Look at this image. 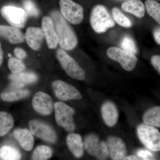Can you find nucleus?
Here are the masks:
<instances>
[{"label": "nucleus", "mask_w": 160, "mask_h": 160, "mask_svg": "<svg viewBox=\"0 0 160 160\" xmlns=\"http://www.w3.org/2000/svg\"><path fill=\"white\" fill-rule=\"evenodd\" d=\"M151 62L153 67L160 74V55H155L152 57Z\"/></svg>", "instance_id": "33"}, {"label": "nucleus", "mask_w": 160, "mask_h": 160, "mask_svg": "<svg viewBox=\"0 0 160 160\" xmlns=\"http://www.w3.org/2000/svg\"><path fill=\"white\" fill-rule=\"evenodd\" d=\"M52 150L49 146H40L34 149L32 153V159L34 160H46L52 156Z\"/></svg>", "instance_id": "25"}, {"label": "nucleus", "mask_w": 160, "mask_h": 160, "mask_svg": "<svg viewBox=\"0 0 160 160\" xmlns=\"http://www.w3.org/2000/svg\"><path fill=\"white\" fill-rule=\"evenodd\" d=\"M66 143L72 155L77 158L82 156L84 151V144L82 137L77 133H70L66 138Z\"/></svg>", "instance_id": "19"}, {"label": "nucleus", "mask_w": 160, "mask_h": 160, "mask_svg": "<svg viewBox=\"0 0 160 160\" xmlns=\"http://www.w3.org/2000/svg\"><path fill=\"white\" fill-rule=\"evenodd\" d=\"M9 78L12 82L25 84L35 82L37 81L38 77L33 72H21L18 73L10 74Z\"/></svg>", "instance_id": "23"}, {"label": "nucleus", "mask_w": 160, "mask_h": 160, "mask_svg": "<svg viewBox=\"0 0 160 160\" xmlns=\"http://www.w3.org/2000/svg\"><path fill=\"white\" fill-rule=\"evenodd\" d=\"M121 46L123 50L134 54L138 53V48L135 42L133 39L129 36H126L123 38L121 42Z\"/></svg>", "instance_id": "29"}, {"label": "nucleus", "mask_w": 160, "mask_h": 160, "mask_svg": "<svg viewBox=\"0 0 160 160\" xmlns=\"http://www.w3.org/2000/svg\"><path fill=\"white\" fill-rule=\"evenodd\" d=\"M51 17L61 48L66 50L74 49L78 44L77 38L66 19L58 11L52 12Z\"/></svg>", "instance_id": "1"}, {"label": "nucleus", "mask_w": 160, "mask_h": 160, "mask_svg": "<svg viewBox=\"0 0 160 160\" xmlns=\"http://www.w3.org/2000/svg\"><path fill=\"white\" fill-rule=\"evenodd\" d=\"M84 149L90 155L99 160H106L109 156L107 144L101 141L97 135H87L84 141Z\"/></svg>", "instance_id": "6"}, {"label": "nucleus", "mask_w": 160, "mask_h": 160, "mask_svg": "<svg viewBox=\"0 0 160 160\" xmlns=\"http://www.w3.org/2000/svg\"><path fill=\"white\" fill-rule=\"evenodd\" d=\"M14 53L17 58L21 60L25 58L27 56V53H26V52L24 49L22 48H18V47L15 49Z\"/></svg>", "instance_id": "34"}, {"label": "nucleus", "mask_w": 160, "mask_h": 160, "mask_svg": "<svg viewBox=\"0 0 160 160\" xmlns=\"http://www.w3.org/2000/svg\"><path fill=\"white\" fill-rule=\"evenodd\" d=\"M0 36L14 44L23 42L25 38L22 32L17 27L4 25H0Z\"/></svg>", "instance_id": "17"}, {"label": "nucleus", "mask_w": 160, "mask_h": 160, "mask_svg": "<svg viewBox=\"0 0 160 160\" xmlns=\"http://www.w3.org/2000/svg\"><path fill=\"white\" fill-rule=\"evenodd\" d=\"M14 120L10 113L0 112V137L7 134L13 127Z\"/></svg>", "instance_id": "22"}, {"label": "nucleus", "mask_w": 160, "mask_h": 160, "mask_svg": "<svg viewBox=\"0 0 160 160\" xmlns=\"http://www.w3.org/2000/svg\"><path fill=\"white\" fill-rule=\"evenodd\" d=\"M112 14L115 21L120 26L126 28H129L132 26L130 20L116 7L112 9Z\"/></svg>", "instance_id": "28"}, {"label": "nucleus", "mask_w": 160, "mask_h": 160, "mask_svg": "<svg viewBox=\"0 0 160 160\" xmlns=\"http://www.w3.org/2000/svg\"><path fill=\"white\" fill-rule=\"evenodd\" d=\"M13 135L20 146L26 151H31L34 144V138L30 130L26 129H16Z\"/></svg>", "instance_id": "18"}, {"label": "nucleus", "mask_w": 160, "mask_h": 160, "mask_svg": "<svg viewBox=\"0 0 160 160\" xmlns=\"http://www.w3.org/2000/svg\"><path fill=\"white\" fill-rule=\"evenodd\" d=\"M144 124L160 128V106H156L147 110L143 116Z\"/></svg>", "instance_id": "21"}, {"label": "nucleus", "mask_w": 160, "mask_h": 160, "mask_svg": "<svg viewBox=\"0 0 160 160\" xmlns=\"http://www.w3.org/2000/svg\"><path fill=\"white\" fill-rule=\"evenodd\" d=\"M52 89L55 95L63 101L78 100L82 98L79 91L74 86L62 80H57L52 83Z\"/></svg>", "instance_id": "11"}, {"label": "nucleus", "mask_w": 160, "mask_h": 160, "mask_svg": "<svg viewBox=\"0 0 160 160\" xmlns=\"http://www.w3.org/2000/svg\"><path fill=\"white\" fill-rule=\"evenodd\" d=\"M57 58L67 74L74 79L83 81L86 78V72L78 62L63 49H58Z\"/></svg>", "instance_id": "3"}, {"label": "nucleus", "mask_w": 160, "mask_h": 160, "mask_svg": "<svg viewBox=\"0 0 160 160\" xmlns=\"http://www.w3.org/2000/svg\"><path fill=\"white\" fill-rule=\"evenodd\" d=\"M61 13L69 22L78 25L84 18V9L79 4L72 0H60Z\"/></svg>", "instance_id": "7"}, {"label": "nucleus", "mask_w": 160, "mask_h": 160, "mask_svg": "<svg viewBox=\"0 0 160 160\" xmlns=\"http://www.w3.org/2000/svg\"><path fill=\"white\" fill-rule=\"evenodd\" d=\"M8 67L12 73L21 72L26 69V66L22 60L15 57H11L9 59Z\"/></svg>", "instance_id": "30"}, {"label": "nucleus", "mask_w": 160, "mask_h": 160, "mask_svg": "<svg viewBox=\"0 0 160 160\" xmlns=\"http://www.w3.org/2000/svg\"><path fill=\"white\" fill-rule=\"evenodd\" d=\"M28 125L29 130L33 135L48 142L55 143L56 142V133L49 125L36 120H31Z\"/></svg>", "instance_id": "10"}, {"label": "nucleus", "mask_w": 160, "mask_h": 160, "mask_svg": "<svg viewBox=\"0 0 160 160\" xmlns=\"http://www.w3.org/2000/svg\"><path fill=\"white\" fill-rule=\"evenodd\" d=\"M109 156L112 160H121L126 156L127 149L126 144L122 139L111 136L107 140Z\"/></svg>", "instance_id": "13"}, {"label": "nucleus", "mask_w": 160, "mask_h": 160, "mask_svg": "<svg viewBox=\"0 0 160 160\" xmlns=\"http://www.w3.org/2000/svg\"><path fill=\"white\" fill-rule=\"evenodd\" d=\"M42 29L49 49L56 48L59 43L58 37L51 18L46 16L43 18Z\"/></svg>", "instance_id": "14"}, {"label": "nucleus", "mask_w": 160, "mask_h": 160, "mask_svg": "<svg viewBox=\"0 0 160 160\" xmlns=\"http://www.w3.org/2000/svg\"><path fill=\"white\" fill-rule=\"evenodd\" d=\"M138 156L142 160H153L154 156L152 153L148 150L144 149H140L137 152Z\"/></svg>", "instance_id": "32"}, {"label": "nucleus", "mask_w": 160, "mask_h": 160, "mask_svg": "<svg viewBox=\"0 0 160 160\" xmlns=\"http://www.w3.org/2000/svg\"><path fill=\"white\" fill-rule=\"evenodd\" d=\"M25 37L29 47L32 50L37 51L41 48L45 35L42 29L30 27L26 30Z\"/></svg>", "instance_id": "16"}, {"label": "nucleus", "mask_w": 160, "mask_h": 160, "mask_svg": "<svg viewBox=\"0 0 160 160\" xmlns=\"http://www.w3.org/2000/svg\"><path fill=\"white\" fill-rule=\"evenodd\" d=\"M153 34L155 41L158 45H160V27L154 29Z\"/></svg>", "instance_id": "35"}, {"label": "nucleus", "mask_w": 160, "mask_h": 160, "mask_svg": "<svg viewBox=\"0 0 160 160\" xmlns=\"http://www.w3.org/2000/svg\"><path fill=\"white\" fill-rule=\"evenodd\" d=\"M122 8L123 11L139 18L145 15L146 7L141 0H127L122 4Z\"/></svg>", "instance_id": "20"}, {"label": "nucleus", "mask_w": 160, "mask_h": 160, "mask_svg": "<svg viewBox=\"0 0 160 160\" xmlns=\"http://www.w3.org/2000/svg\"><path fill=\"white\" fill-rule=\"evenodd\" d=\"M3 60V51L1 46V43L0 42V66L2 63Z\"/></svg>", "instance_id": "37"}, {"label": "nucleus", "mask_w": 160, "mask_h": 160, "mask_svg": "<svg viewBox=\"0 0 160 160\" xmlns=\"http://www.w3.org/2000/svg\"><path fill=\"white\" fill-rule=\"evenodd\" d=\"M107 55L111 59L118 62L123 69L132 71L135 68L138 59L134 54L116 47L109 48Z\"/></svg>", "instance_id": "8"}, {"label": "nucleus", "mask_w": 160, "mask_h": 160, "mask_svg": "<svg viewBox=\"0 0 160 160\" xmlns=\"http://www.w3.org/2000/svg\"><path fill=\"white\" fill-rule=\"evenodd\" d=\"M158 1H160V0H158Z\"/></svg>", "instance_id": "38"}, {"label": "nucleus", "mask_w": 160, "mask_h": 160, "mask_svg": "<svg viewBox=\"0 0 160 160\" xmlns=\"http://www.w3.org/2000/svg\"><path fill=\"white\" fill-rule=\"evenodd\" d=\"M23 6L25 9L24 10L28 15L36 17L38 16L39 15V10L32 0H24Z\"/></svg>", "instance_id": "31"}, {"label": "nucleus", "mask_w": 160, "mask_h": 160, "mask_svg": "<svg viewBox=\"0 0 160 160\" xmlns=\"http://www.w3.org/2000/svg\"><path fill=\"white\" fill-rule=\"evenodd\" d=\"M21 153L18 150L13 147L4 146L0 149V158L5 160H19Z\"/></svg>", "instance_id": "27"}, {"label": "nucleus", "mask_w": 160, "mask_h": 160, "mask_svg": "<svg viewBox=\"0 0 160 160\" xmlns=\"http://www.w3.org/2000/svg\"><path fill=\"white\" fill-rule=\"evenodd\" d=\"M138 137L141 142L152 151H160V132L156 127L145 124L137 128Z\"/></svg>", "instance_id": "4"}, {"label": "nucleus", "mask_w": 160, "mask_h": 160, "mask_svg": "<svg viewBox=\"0 0 160 160\" xmlns=\"http://www.w3.org/2000/svg\"><path fill=\"white\" fill-rule=\"evenodd\" d=\"M102 117L105 124L109 127H113L118 120L119 112L116 105L111 101H106L101 108Z\"/></svg>", "instance_id": "15"}, {"label": "nucleus", "mask_w": 160, "mask_h": 160, "mask_svg": "<svg viewBox=\"0 0 160 160\" xmlns=\"http://www.w3.org/2000/svg\"><path fill=\"white\" fill-rule=\"evenodd\" d=\"M145 6L149 16L160 25V3L156 0H146Z\"/></svg>", "instance_id": "24"}, {"label": "nucleus", "mask_w": 160, "mask_h": 160, "mask_svg": "<svg viewBox=\"0 0 160 160\" xmlns=\"http://www.w3.org/2000/svg\"><path fill=\"white\" fill-rule=\"evenodd\" d=\"M139 159L136 156L134 155H129L125 157V158H123V160H138Z\"/></svg>", "instance_id": "36"}, {"label": "nucleus", "mask_w": 160, "mask_h": 160, "mask_svg": "<svg viewBox=\"0 0 160 160\" xmlns=\"http://www.w3.org/2000/svg\"><path fill=\"white\" fill-rule=\"evenodd\" d=\"M32 105L34 110L42 115H49L53 109V102L50 95L39 91L33 96Z\"/></svg>", "instance_id": "12"}, {"label": "nucleus", "mask_w": 160, "mask_h": 160, "mask_svg": "<svg viewBox=\"0 0 160 160\" xmlns=\"http://www.w3.org/2000/svg\"><path fill=\"white\" fill-rule=\"evenodd\" d=\"M30 94L28 90H17L1 94L2 99L6 102H13L27 97Z\"/></svg>", "instance_id": "26"}, {"label": "nucleus", "mask_w": 160, "mask_h": 160, "mask_svg": "<svg viewBox=\"0 0 160 160\" xmlns=\"http://www.w3.org/2000/svg\"><path fill=\"white\" fill-rule=\"evenodd\" d=\"M2 16L11 26L23 28L27 19V13L24 9L12 6H5L2 8Z\"/></svg>", "instance_id": "9"}, {"label": "nucleus", "mask_w": 160, "mask_h": 160, "mask_svg": "<svg viewBox=\"0 0 160 160\" xmlns=\"http://www.w3.org/2000/svg\"><path fill=\"white\" fill-rule=\"evenodd\" d=\"M90 22L92 28L98 33H104L115 25L106 7L100 5L95 6L92 10Z\"/></svg>", "instance_id": "2"}, {"label": "nucleus", "mask_w": 160, "mask_h": 160, "mask_svg": "<svg viewBox=\"0 0 160 160\" xmlns=\"http://www.w3.org/2000/svg\"><path fill=\"white\" fill-rule=\"evenodd\" d=\"M55 119L59 126L65 130L72 132L75 129L73 115L75 110L65 103L61 102L54 103Z\"/></svg>", "instance_id": "5"}]
</instances>
